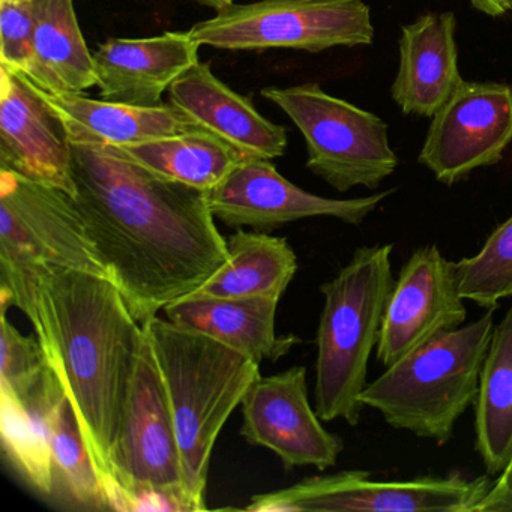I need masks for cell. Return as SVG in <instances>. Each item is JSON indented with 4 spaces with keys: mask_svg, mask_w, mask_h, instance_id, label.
Here are the masks:
<instances>
[{
    "mask_svg": "<svg viewBox=\"0 0 512 512\" xmlns=\"http://www.w3.org/2000/svg\"><path fill=\"white\" fill-rule=\"evenodd\" d=\"M71 145L74 200L107 278L142 325L226 265L208 191L164 178L116 146Z\"/></svg>",
    "mask_w": 512,
    "mask_h": 512,
    "instance_id": "1",
    "label": "cell"
},
{
    "mask_svg": "<svg viewBox=\"0 0 512 512\" xmlns=\"http://www.w3.org/2000/svg\"><path fill=\"white\" fill-rule=\"evenodd\" d=\"M0 268V304L5 310L14 305L31 320L73 404L107 509L119 511L113 446L145 340L143 325L103 275L59 266Z\"/></svg>",
    "mask_w": 512,
    "mask_h": 512,
    "instance_id": "2",
    "label": "cell"
},
{
    "mask_svg": "<svg viewBox=\"0 0 512 512\" xmlns=\"http://www.w3.org/2000/svg\"><path fill=\"white\" fill-rule=\"evenodd\" d=\"M143 331L172 407L185 491L196 511H205L212 449L227 419L260 376V364L169 319L152 317L143 323Z\"/></svg>",
    "mask_w": 512,
    "mask_h": 512,
    "instance_id": "3",
    "label": "cell"
},
{
    "mask_svg": "<svg viewBox=\"0 0 512 512\" xmlns=\"http://www.w3.org/2000/svg\"><path fill=\"white\" fill-rule=\"evenodd\" d=\"M391 254L389 244L358 248L349 263L320 287L325 304L316 338L314 404L322 421L359 424L368 362L379 344L395 283Z\"/></svg>",
    "mask_w": 512,
    "mask_h": 512,
    "instance_id": "4",
    "label": "cell"
},
{
    "mask_svg": "<svg viewBox=\"0 0 512 512\" xmlns=\"http://www.w3.org/2000/svg\"><path fill=\"white\" fill-rule=\"evenodd\" d=\"M494 326V310H488L419 347L368 383L362 404L397 430L445 445L458 419L475 404Z\"/></svg>",
    "mask_w": 512,
    "mask_h": 512,
    "instance_id": "5",
    "label": "cell"
},
{
    "mask_svg": "<svg viewBox=\"0 0 512 512\" xmlns=\"http://www.w3.org/2000/svg\"><path fill=\"white\" fill-rule=\"evenodd\" d=\"M262 97L280 107L307 145V167L338 193L376 190L398 166L388 124L368 110L332 97L317 83L265 88Z\"/></svg>",
    "mask_w": 512,
    "mask_h": 512,
    "instance_id": "6",
    "label": "cell"
},
{
    "mask_svg": "<svg viewBox=\"0 0 512 512\" xmlns=\"http://www.w3.org/2000/svg\"><path fill=\"white\" fill-rule=\"evenodd\" d=\"M200 47L229 52L271 49L320 53L370 46L371 10L364 0H257L232 4L188 31Z\"/></svg>",
    "mask_w": 512,
    "mask_h": 512,
    "instance_id": "7",
    "label": "cell"
},
{
    "mask_svg": "<svg viewBox=\"0 0 512 512\" xmlns=\"http://www.w3.org/2000/svg\"><path fill=\"white\" fill-rule=\"evenodd\" d=\"M490 476H421L373 481L364 470L313 476L292 487L251 497L254 512H476L490 491Z\"/></svg>",
    "mask_w": 512,
    "mask_h": 512,
    "instance_id": "8",
    "label": "cell"
},
{
    "mask_svg": "<svg viewBox=\"0 0 512 512\" xmlns=\"http://www.w3.org/2000/svg\"><path fill=\"white\" fill-rule=\"evenodd\" d=\"M0 266L107 277L74 197L8 170H0Z\"/></svg>",
    "mask_w": 512,
    "mask_h": 512,
    "instance_id": "9",
    "label": "cell"
},
{
    "mask_svg": "<svg viewBox=\"0 0 512 512\" xmlns=\"http://www.w3.org/2000/svg\"><path fill=\"white\" fill-rule=\"evenodd\" d=\"M112 464L121 488V512L128 494L143 488L188 497L172 407L146 334L128 388Z\"/></svg>",
    "mask_w": 512,
    "mask_h": 512,
    "instance_id": "10",
    "label": "cell"
},
{
    "mask_svg": "<svg viewBox=\"0 0 512 512\" xmlns=\"http://www.w3.org/2000/svg\"><path fill=\"white\" fill-rule=\"evenodd\" d=\"M511 142V86L464 80L431 118L418 161L440 184L454 185L499 163Z\"/></svg>",
    "mask_w": 512,
    "mask_h": 512,
    "instance_id": "11",
    "label": "cell"
},
{
    "mask_svg": "<svg viewBox=\"0 0 512 512\" xmlns=\"http://www.w3.org/2000/svg\"><path fill=\"white\" fill-rule=\"evenodd\" d=\"M394 193L392 190L356 199H328L302 190L284 178L271 160L247 158L214 190L209 206L215 220L232 229L271 232L305 218H337L359 226Z\"/></svg>",
    "mask_w": 512,
    "mask_h": 512,
    "instance_id": "12",
    "label": "cell"
},
{
    "mask_svg": "<svg viewBox=\"0 0 512 512\" xmlns=\"http://www.w3.org/2000/svg\"><path fill=\"white\" fill-rule=\"evenodd\" d=\"M467 319L455 263L436 245L410 254L395 280L383 314L376 358L391 367L430 341L454 331Z\"/></svg>",
    "mask_w": 512,
    "mask_h": 512,
    "instance_id": "13",
    "label": "cell"
},
{
    "mask_svg": "<svg viewBox=\"0 0 512 512\" xmlns=\"http://www.w3.org/2000/svg\"><path fill=\"white\" fill-rule=\"evenodd\" d=\"M241 434L250 445L274 452L284 469L335 466L341 437L323 427L308 398L307 368L296 365L274 376L257 377L245 392Z\"/></svg>",
    "mask_w": 512,
    "mask_h": 512,
    "instance_id": "14",
    "label": "cell"
},
{
    "mask_svg": "<svg viewBox=\"0 0 512 512\" xmlns=\"http://www.w3.org/2000/svg\"><path fill=\"white\" fill-rule=\"evenodd\" d=\"M0 170L76 194L64 119L25 74L0 68Z\"/></svg>",
    "mask_w": 512,
    "mask_h": 512,
    "instance_id": "15",
    "label": "cell"
},
{
    "mask_svg": "<svg viewBox=\"0 0 512 512\" xmlns=\"http://www.w3.org/2000/svg\"><path fill=\"white\" fill-rule=\"evenodd\" d=\"M199 49L188 31L109 38L94 53L101 98L133 106H160L170 86L199 62Z\"/></svg>",
    "mask_w": 512,
    "mask_h": 512,
    "instance_id": "16",
    "label": "cell"
},
{
    "mask_svg": "<svg viewBox=\"0 0 512 512\" xmlns=\"http://www.w3.org/2000/svg\"><path fill=\"white\" fill-rule=\"evenodd\" d=\"M169 103L245 157L274 160L286 152V128L263 118L248 98L221 82L205 62H197L170 86Z\"/></svg>",
    "mask_w": 512,
    "mask_h": 512,
    "instance_id": "17",
    "label": "cell"
},
{
    "mask_svg": "<svg viewBox=\"0 0 512 512\" xmlns=\"http://www.w3.org/2000/svg\"><path fill=\"white\" fill-rule=\"evenodd\" d=\"M454 13H428L401 28L400 65L391 94L406 115L433 118L464 82Z\"/></svg>",
    "mask_w": 512,
    "mask_h": 512,
    "instance_id": "18",
    "label": "cell"
},
{
    "mask_svg": "<svg viewBox=\"0 0 512 512\" xmlns=\"http://www.w3.org/2000/svg\"><path fill=\"white\" fill-rule=\"evenodd\" d=\"M280 299L184 298L164 307L166 319L202 332L254 362L278 361L299 338L278 337L275 319Z\"/></svg>",
    "mask_w": 512,
    "mask_h": 512,
    "instance_id": "19",
    "label": "cell"
},
{
    "mask_svg": "<svg viewBox=\"0 0 512 512\" xmlns=\"http://www.w3.org/2000/svg\"><path fill=\"white\" fill-rule=\"evenodd\" d=\"M47 103L64 119L70 139L128 146L202 130L172 103L145 107L94 100L83 94H49Z\"/></svg>",
    "mask_w": 512,
    "mask_h": 512,
    "instance_id": "20",
    "label": "cell"
},
{
    "mask_svg": "<svg viewBox=\"0 0 512 512\" xmlns=\"http://www.w3.org/2000/svg\"><path fill=\"white\" fill-rule=\"evenodd\" d=\"M25 76L49 94H83L97 86L94 53L80 31L74 0H37L34 56Z\"/></svg>",
    "mask_w": 512,
    "mask_h": 512,
    "instance_id": "21",
    "label": "cell"
},
{
    "mask_svg": "<svg viewBox=\"0 0 512 512\" xmlns=\"http://www.w3.org/2000/svg\"><path fill=\"white\" fill-rule=\"evenodd\" d=\"M226 242V265L187 298L281 299L298 271L287 239L238 229Z\"/></svg>",
    "mask_w": 512,
    "mask_h": 512,
    "instance_id": "22",
    "label": "cell"
},
{
    "mask_svg": "<svg viewBox=\"0 0 512 512\" xmlns=\"http://www.w3.org/2000/svg\"><path fill=\"white\" fill-rule=\"evenodd\" d=\"M64 386L52 368L26 400L0 391V434L17 472L40 493H55L49 412Z\"/></svg>",
    "mask_w": 512,
    "mask_h": 512,
    "instance_id": "23",
    "label": "cell"
},
{
    "mask_svg": "<svg viewBox=\"0 0 512 512\" xmlns=\"http://www.w3.org/2000/svg\"><path fill=\"white\" fill-rule=\"evenodd\" d=\"M476 451L488 475H500L512 458V305L493 337L475 400Z\"/></svg>",
    "mask_w": 512,
    "mask_h": 512,
    "instance_id": "24",
    "label": "cell"
},
{
    "mask_svg": "<svg viewBox=\"0 0 512 512\" xmlns=\"http://www.w3.org/2000/svg\"><path fill=\"white\" fill-rule=\"evenodd\" d=\"M116 148L164 178L208 193L248 158L205 130Z\"/></svg>",
    "mask_w": 512,
    "mask_h": 512,
    "instance_id": "25",
    "label": "cell"
},
{
    "mask_svg": "<svg viewBox=\"0 0 512 512\" xmlns=\"http://www.w3.org/2000/svg\"><path fill=\"white\" fill-rule=\"evenodd\" d=\"M50 445L56 487L83 508L107 509L106 497L79 421L67 394L59 395L49 412Z\"/></svg>",
    "mask_w": 512,
    "mask_h": 512,
    "instance_id": "26",
    "label": "cell"
},
{
    "mask_svg": "<svg viewBox=\"0 0 512 512\" xmlns=\"http://www.w3.org/2000/svg\"><path fill=\"white\" fill-rule=\"evenodd\" d=\"M458 290L464 301L496 310L512 296V214L472 257L455 263Z\"/></svg>",
    "mask_w": 512,
    "mask_h": 512,
    "instance_id": "27",
    "label": "cell"
},
{
    "mask_svg": "<svg viewBox=\"0 0 512 512\" xmlns=\"http://www.w3.org/2000/svg\"><path fill=\"white\" fill-rule=\"evenodd\" d=\"M0 337V391L26 400L49 373L46 353L37 334H20L8 322L5 308L0 316Z\"/></svg>",
    "mask_w": 512,
    "mask_h": 512,
    "instance_id": "28",
    "label": "cell"
},
{
    "mask_svg": "<svg viewBox=\"0 0 512 512\" xmlns=\"http://www.w3.org/2000/svg\"><path fill=\"white\" fill-rule=\"evenodd\" d=\"M37 0H0V62L17 73H28L34 56Z\"/></svg>",
    "mask_w": 512,
    "mask_h": 512,
    "instance_id": "29",
    "label": "cell"
},
{
    "mask_svg": "<svg viewBox=\"0 0 512 512\" xmlns=\"http://www.w3.org/2000/svg\"><path fill=\"white\" fill-rule=\"evenodd\" d=\"M476 512H512V458L493 482Z\"/></svg>",
    "mask_w": 512,
    "mask_h": 512,
    "instance_id": "30",
    "label": "cell"
},
{
    "mask_svg": "<svg viewBox=\"0 0 512 512\" xmlns=\"http://www.w3.org/2000/svg\"><path fill=\"white\" fill-rule=\"evenodd\" d=\"M469 4L488 17H502L512 11V0H469Z\"/></svg>",
    "mask_w": 512,
    "mask_h": 512,
    "instance_id": "31",
    "label": "cell"
},
{
    "mask_svg": "<svg viewBox=\"0 0 512 512\" xmlns=\"http://www.w3.org/2000/svg\"><path fill=\"white\" fill-rule=\"evenodd\" d=\"M194 4L202 5V7L211 8V10L220 11L229 5L235 4V0H191Z\"/></svg>",
    "mask_w": 512,
    "mask_h": 512,
    "instance_id": "32",
    "label": "cell"
}]
</instances>
